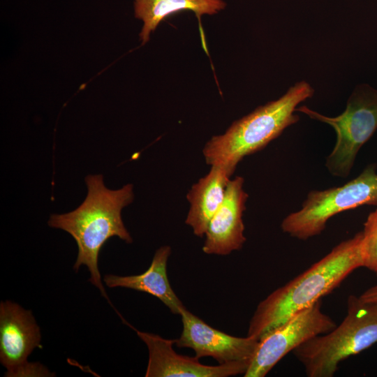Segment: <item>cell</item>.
Wrapping results in <instances>:
<instances>
[{
	"instance_id": "11",
	"label": "cell",
	"mask_w": 377,
	"mask_h": 377,
	"mask_svg": "<svg viewBox=\"0 0 377 377\" xmlns=\"http://www.w3.org/2000/svg\"><path fill=\"white\" fill-rule=\"evenodd\" d=\"M244 182L242 177L230 179L224 200L205 232L204 253L226 256L239 250L246 242L242 216L249 195L243 188Z\"/></svg>"
},
{
	"instance_id": "9",
	"label": "cell",
	"mask_w": 377,
	"mask_h": 377,
	"mask_svg": "<svg viewBox=\"0 0 377 377\" xmlns=\"http://www.w3.org/2000/svg\"><path fill=\"white\" fill-rule=\"evenodd\" d=\"M182 332L175 343L179 348H189L195 357H212L219 364L251 362L259 340L246 336L237 337L215 329L190 312L184 306L180 309Z\"/></svg>"
},
{
	"instance_id": "2",
	"label": "cell",
	"mask_w": 377,
	"mask_h": 377,
	"mask_svg": "<svg viewBox=\"0 0 377 377\" xmlns=\"http://www.w3.org/2000/svg\"><path fill=\"white\" fill-rule=\"evenodd\" d=\"M362 232L343 240L309 269L261 301L247 336L260 340L291 316L331 293L355 269L362 267Z\"/></svg>"
},
{
	"instance_id": "3",
	"label": "cell",
	"mask_w": 377,
	"mask_h": 377,
	"mask_svg": "<svg viewBox=\"0 0 377 377\" xmlns=\"http://www.w3.org/2000/svg\"><path fill=\"white\" fill-rule=\"evenodd\" d=\"M314 94L305 81L290 87L277 100L259 106L250 114L234 121L227 131L213 136L202 152L209 165H224L235 171L242 159L266 147L283 131L297 123V106Z\"/></svg>"
},
{
	"instance_id": "14",
	"label": "cell",
	"mask_w": 377,
	"mask_h": 377,
	"mask_svg": "<svg viewBox=\"0 0 377 377\" xmlns=\"http://www.w3.org/2000/svg\"><path fill=\"white\" fill-rule=\"evenodd\" d=\"M223 0H135V15L143 22L140 34L142 44L167 17L182 10L193 12L198 19L204 15H214L224 9Z\"/></svg>"
},
{
	"instance_id": "16",
	"label": "cell",
	"mask_w": 377,
	"mask_h": 377,
	"mask_svg": "<svg viewBox=\"0 0 377 377\" xmlns=\"http://www.w3.org/2000/svg\"><path fill=\"white\" fill-rule=\"evenodd\" d=\"M359 297L365 302L377 303V283L367 289Z\"/></svg>"
},
{
	"instance_id": "12",
	"label": "cell",
	"mask_w": 377,
	"mask_h": 377,
	"mask_svg": "<svg viewBox=\"0 0 377 377\" xmlns=\"http://www.w3.org/2000/svg\"><path fill=\"white\" fill-rule=\"evenodd\" d=\"M234 171L224 165H211L209 172L194 184L186 195L190 203L185 223L198 237H203L208 224L222 204Z\"/></svg>"
},
{
	"instance_id": "4",
	"label": "cell",
	"mask_w": 377,
	"mask_h": 377,
	"mask_svg": "<svg viewBox=\"0 0 377 377\" xmlns=\"http://www.w3.org/2000/svg\"><path fill=\"white\" fill-rule=\"evenodd\" d=\"M377 343V303L350 295L340 325L304 342L293 353L309 377H332L339 364Z\"/></svg>"
},
{
	"instance_id": "13",
	"label": "cell",
	"mask_w": 377,
	"mask_h": 377,
	"mask_svg": "<svg viewBox=\"0 0 377 377\" xmlns=\"http://www.w3.org/2000/svg\"><path fill=\"white\" fill-rule=\"evenodd\" d=\"M170 253L169 246H162L156 251L150 266L145 272L130 276L108 274L103 281L109 288L121 287L147 293L157 297L172 313L179 315L184 305L172 290L167 274Z\"/></svg>"
},
{
	"instance_id": "15",
	"label": "cell",
	"mask_w": 377,
	"mask_h": 377,
	"mask_svg": "<svg viewBox=\"0 0 377 377\" xmlns=\"http://www.w3.org/2000/svg\"><path fill=\"white\" fill-rule=\"evenodd\" d=\"M361 232L362 267L377 275V206L367 216Z\"/></svg>"
},
{
	"instance_id": "8",
	"label": "cell",
	"mask_w": 377,
	"mask_h": 377,
	"mask_svg": "<svg viewBox=\"0 0 377 377\" xmlns=\"http://www.w3.org/2000/svg\"><path fill=\"white\" fill-rule=\"evenodd\" d=\"M41 332L31 310L16 302L0 303V362L5 376H53L39 362H29L28 357L42 348Z\"/></svg>"
},
{
	"instance_id": "7",
	"label": "cell",
	"mask_w": 377,
	"mask_h": 377,
	"mask_svg": "<svg viewBox=\"0 0 377 377\" xmlns=\"http://www.w3.org/2000/svg\"><path fill=\"white\" fill-rule=\"evenodd\" d=\"M336 323L321 310L320 300L295 313L258 343L244 377H264L288 353L308 340L325 334Z\"/></svg>"
},
{
	"instance_id": "10",
	"label": "cell",
	"mask_w": 377,
	"mask_h": 377,
	"mask_svg": "<svg viewBox=\"0 0 377 377\" xmlns=\"http://www.w3.org/2000/svg\"><path fill=\"white\" fill-rule=\"evenodd\" d=\"M146 344L149 351L146 377H228L244 374L250 362H232L218 365L203 364L197 357L178 354L175 340L138 330L131 326Z\"/></svg>"
},
{
	"instance_id": "1",
	"label": "cell",
	"mask_w": 377,
	"mask_h": 377,
	"mask_svg": "<svg viewBox=\"0 0 377 377\" xmlns=\"http://www.w3.org/2000/svg\"><path fill=\"white\" fill-rule=\"evenodd\" d=\"M85 182L87 194L82 203L70 212L52 214L47 224L73 237L78 248L73 269L77 272L81 266H87L90 273L89 281L113 307L102 282L99 253L112 237L128 244L133 242L122 221L121 210L133 202V188L128 184L119 189H110L105 186L101 175H88Z\"/></svg>"
},
{
	"instance_id": "5",
	"label": "cell",
	"mask_w": 377,
	"mask_h": 377,
	"mask_svg": "<svg viewBox=\"0 0 377 377\" xmlns=\"http://www.w3.org/2000/svg\"><path fill=\"white\" fill-rule=\"evenodd\" d=\"M376 164L371 163L345 184L325 190L311 191L302 208L283 220L282 230L306 240L320 235L333 216L363 205L377 206Z\"/></svg>"
},
{
	"instance_id": "6",
	"label": "cell",
	"mask_w": 377,
	"mask_h": 377,
	"mask_svg": "<svg viewBox=\"0 0 377 377\" xmlns=\"http://www.w3.org/2000/svg\"><path fill=\"white\" fill-rule=\"evenodd\" d=\"M311 119L330 125L337 133V141L327 156L325 166L337 177H347L361 147L377 129V89L362 84L355 87L348 99L345 110L329 117L306 105L296 108Z\"/></svg>"
}]
</instances>
